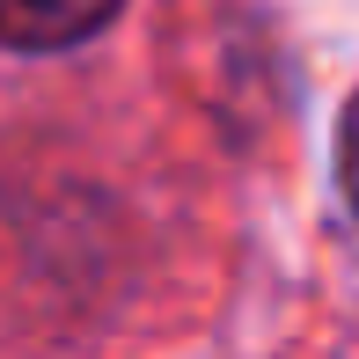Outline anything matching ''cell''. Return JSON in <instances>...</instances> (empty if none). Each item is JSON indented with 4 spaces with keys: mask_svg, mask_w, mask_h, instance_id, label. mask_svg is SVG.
<instances>
[{
    "mask_svg": "<svg viewBox=\"0 0 359 359\" xmlns=\"http://www.w3.org/2000/svg\"><path fill=\"white\" fill-rule=\"evenodd\" d=\"M118 8L125 0H0V52H67Z\"/></svg>",
    "mask_w": 359,
    "mask_h": 359,
    "instance_id": "1",
    "label": "cell"
},
{
    "mask_svg": "<svg viewBox=\"0 0 359 359\" xmlns=\"http://www.w3.org/2000/svg\"><path fill=\"white\" fill-rule=\"evenodd\" d=\"M337 191H345V205L359 220V95L345 103V125H337Z\"/></svg>",
    "mask_w": 359,
    "mask_h": 359,
    "instance_id": "2",
    "label": "cell"
}]
</instances>
